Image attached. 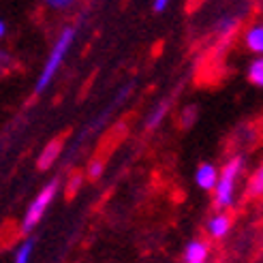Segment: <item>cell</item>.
<instances>
[{"label":"cell","instance_id":"cell-4","mask_svg":"<svg viewBox=\"0 0 263 263\" xmlns=\"http://www.w3.org/2000/svg\"><path fill=\"white\" fill-rule=\"evenodd\" d=\"M220 178V167H216L214 163H201L195 169V184L205 193H214L216 184Z\"/></svg>","mask_w":263,"mask_h":263},{"label":"cell","instance_id":"cell-6","mask_svg":"<svg viewBox=\"0 0 263 263\" xmlns=\"http://www.w3.org/2000/svg\"><path fill=\"white\" fill-rule=\"evenodd\" d=\"M242 41H244V47L248 51H253L255 56H263V22L248 26L244 30Z\"/></svg>","mask_w":263,"mask_h":263},{"label":"cell","instance_id":"cell-5","mask_svg":"<svg viewBox=\"0 0 263 263\" xmlns=\"http://www.w3.org/2000/svg\"><path fill=\"white\" fill-rule=\"evenodd\" d=\"M231 225H233V218L229 212H214L205 222V233L212 240H222L231 231Z\"/></svg>","mask_w":263,"mask_h":263},{"label":"cell","instance_id":"cell-10","mask_svg":"<svg viewBox=\"0 0 263 263\" xmlns=\"http://www.w3.org/2000/svg\"><path fill=\"white\" fill-rule=\"evenodd\" d=\"M246 80L257 88H263V56H255L246 67Z\"/></svg>","mask_w":263,"mask_h":263},{"label":"cell","instance_id":"cell-7","mask_svg":"<svg viewBox=\"0 0 263 263\" xmlns=\"http://www.w3.org/2000/svg\"><path fill=\"white\" fill-rule=\"evenodd\" d=\"M210 244L205 240H191L184 248V263H208Z\"/></svg>","mask_w":263,"mask_h":263},{"label":"cell","instance_id":"cell-12","mask_svg":"<svg viewBox=\"0 0 263 263\" xmlns=\"http://www.w3.org/2000/svg\"><path fill=\"white\" fill-rule=\"evenodd\" d=\"M32 248H34V240L32 238L22 242L17 246V251H15V259H13V263H28L30 257H32Z\"/></svg>","mask_w":263,"mask_h":263},{"label":"cell","instance_id":"cell-8","mask_svg":"<svg viewBox=\"0 0 263 263\" xmlns=\"http://www.w3.org/2000/svg\"><path fill=\"white\" fill-rule=\"evenodd\" d=\"M246 195L251 197V199H263V161L257 165L255 172L248 176Z\"/></svg>","mask_w":263,"mask_h":263},{"label":"cell","instance_id":"cell-16","mask_svg":"<svg viewBox=\"0 0 263 263\" xmlns=\"http://www.w3.org/2000/svg\"><path fill=\"white\" fill-rule=\"evenodd\" d=\"M5 32H7V26H5V22H3V20H0V39L5 36Z\"/></svg>","mask_w":263,"mask_h":263},{"label":"cell","instance_id":"cell-14","mask_svg":"<svg viewBox=\"0 0 263 263\" xmlns=\"http://www.w3.org/2000/svg\"><path fill=\"white\" fill-rule=\"evenodd\" d=\"M103 161H99V159H95V161H90V165H88V178L90 180H97V178H101V174H103Z\"/></svg>","mask_w":263,"mask_h":263},{"label":"cell","instance_id":"cell-9","mask_svg":"<svg viewBox=\"0 0 263 263\" xmlns=\"http://www.w3.org/2000/svg\"><path fill=\"white\" fill-rule=\"evenodd\" d=\"M169 107H172V99H163V101L150 111V116L146 118V128H148V130H154L156 126H161V122L165 120L167 114H169Z\"/></svg>","mask_w":263,"mask_h":263},{"label":"cell","instance_id":"cell-15","mask_svg":"<svg viewBox=\"0 0 263 263\" xmlns=\"http://www.w3.org/2000/svg\"><path fill=\"white\" fill-rule=\"evenodd\" d=\"M167 7H169L167 0H156V3H152V11H154V13H165Z\"/></svg>","mask_w":263,"mask_h":263},{"label":"cell","instance_id":"cell-13","mask_svg":"<svg viewBox=\"0 0 263 263\" xmlns=\"http://www.w3.org/2000/svg\"><path fill=\"white\" fill-rule=\"evenodd\" d=\"M197 118H199V111H197L195 105H189V107H184V111H182V116H180L182 128H191V126L197 122Z\"/></svg>","mask_w":263,"mask_h":263},{"label":"cell","instance_id":"cell-3","mask_svg":"<svg viewBox=\"0 0 263 263\" xmlns=\"http://www.w3.org/2000/svg\"><path fill=\"white\" fill-rule=\"evenodd\" d=\"M58 186H60V182L51 180L49 184H45V186L39 191V195H34V199L30 201L28 210H26V214L22 218V233H30L39 225V220L43 218L45 210L49 208L51 201H54V197L58 193Z\"/></svg>","mask_w":263,"mask_h":263},{"label":"cell","instance_id":"cell-2","mask_svg":"<svg viewBox=\"0 0 263 263\" xmlns=\"http://www.w3.org/2000/svg\"><path fill=\"white\" fill-rule=\"evenodd\" d=\"M75 32H77L75 26H67V28H64V30L58 34L56 43H54V47H51L49 56H47L45 67H43L41 75H39V80H36V84H34V92H36V95H41V92L51 84L54 75H56L58 69L62 67V62H64V58H67L69 49H71V45H73V41H75Z\"/></svg>","mask_w":263,"mask_h":263},{"label":"cell","instance_id":"cell-1","mask_svg":"<svg viewBox=\"0 0 263 263\" xmlns=\"http://www.w3.org/2000/svg\"><path fill=\"white\" fill-rule=\"evenodd\" d=\"M244 169H246V161L242 154L231 156V159L220 167V178H218L214 197H212L216 212H227V210H231L235 205V199H238V184H240V178L244 176Z\"/></svg>","mask_w":263,"mask_h":263},{"label":"cell","instance_id":"cell-11","mask_svg":"<svg viewBox=\"0 0 263 263\" xmlns=\"http://www.w3.org/2000/svg\"><path fill=\"white\" fill-rule=\"evenodd\" d=\"M60 148H62V143H60V141H51L49 146L43 150V154L39 156V167H41V169H47L51 163L56 161V156H58Z\"/></svg>","mask_w":263,"mask_h":263}]
</instances>
